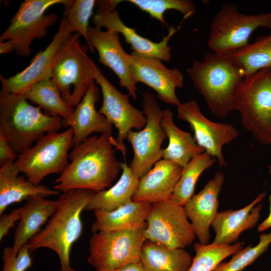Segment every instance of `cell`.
<instances>
[{
    "label": "cell",
    "instance_id": "cell-10",
    "mask_svg": "<svg viewBox=\"0 0 271 271\" xmlns=\"http://www.w3.org/2000/svg\"><path fill=\"white\" fill-rule=\"evenodd\" d=\"M142 96V111L147 118L146 124L140 130L129 131L126 139L133 150L129 167L139 179L162 159L164 149L161 145L167 138L161 125L163 110L156 97L148 91L144 92Z\"/></svg>",
    "mask_w": 271,
    "mask_h": 271
},
{
    "label": "cell",
    "instance_id": "cell-31",
    "mask_svg": "<svg viewBox=\"0 0 271 271\" xmlns=\"http://www.w3.org/2000/svg\"><path fill=\"white\" fill-rule=\"evenodd\" d=\"M217 161L205 152L193 158L183 168L181 177L170 199L184 206L194 195L195 186L201 174Z\"/></svg>",
    "mask_w": 271,
    "mask_h": 271
},
{
    "label": "cell",
    "instance_id": "cell-19",
    "mask_svg": "<svg viewBox=\"0 0 271 271\" xmlns=\"http://www.w3.org/2000/svg\"><path fill=\"white\" fill-rule=\"evenodd\" d=\"M224 181V174L217 172L184 206L196 237L201 244H207L209 242L210 227L218 213V196Z\"/></svg>",
    "mask_w": 271,
    "mask_h": 271
},
{
    "label": "cell",
    "instance_id": "cell-21",
    "mask_svg": "<svg viewBox=\"0 0 271 271\" xmlns=\"http://www.w3.org/2000/svg\"><path fill=\"white\" fill-rule=\"evenodd\" d=\"M265 192L259 194L249 204L237 210L230 209L218 212L211 226L215 233L213 243L230 245L237 242L240 234L252 228L258 222Z\"/></svg>",
    "mask_w": 271,
    "mask_h": 271
},
{
    "label": "cell",
    "instance_id": "cell-7",
    "mask_svg": "<svg viewBox=\"0 0 271 271\" xmlns=\"http://www.w3.org/2000/svg\"><path fill=\"white\" fill-rule=\"evenodd\" d=\"M81 36L74 33L58 54L52 80L61 92L63 99L76 107L95 82L92 59L87 54V45H81Z\"/></svg>",
    "mask_w": 271,
    "mask_h": 271
},
{
    "label": "cell",
    "instance_id": "cell-25",
    "mask_svg": "<svg viewBox=\"0 0 271 271\" xmlns=\"http://www.w3.org/2000/svg\"><path fill=\"white\" fill-rule=\"evenodd\" d=\"M151 204L132 200L112 211H94L95 220L91 226V231L93 233L145 228L146 217Z\"/></svg>",
    "mask_w": 271,
    "mask_h": 271
},
{
    "label": "cell",
    "instance_id": "cell-14",
    "mask_svg": "<svg viewBox=\"0 0 271 271\" xmlns=\"http://www.w3.org/2000/svg\"><path fill=\"white\" fill-rule=\"evenodd\" d=\"M122 1H96L97 9L92 21L95 27L105 28L107 30L115 31L124 37L126 43L130 45L134 54L144 57L155 58L165 62L171 59V47L168 43L170 39L177 32L176 29L171 26L167 36L160 42H153L141 36L136 29L126 26L121 21L116 6Z\"/></svg>",
    "mask_w": 271,
    "mask_h": 271
},
{
    "label": "cell",
    "instance_id": "cell-39",
    "mask_svg": "<svg viewBox=\"0 0 271 271\" xmlns=\"http://www.w3.org/2000/svg\"><path fill=\"white\" fill-rule=\"evenodd\" d=\"M95 271H144L140 262L131 263L123 266L110 269H96Z\"/></svg>",
    "mask_w": 271,
    "mask_h": 271
},
{
    "label": "cell",
    "instance_id": "cell-20",
    "mask_svg": "<svg viewBox=\"0 0 271 271\" xmlns=\"http://www.w3.org/2000/svg\"><path fill=\"white\" fill-rule=\"evenodd\" d=\"M183 167L170 161H158L139 180L132 201L153 204L169 199L182 172Z\"/></svg>",
    "mask_w": 271,
    "mask_h": 271
},
{
    "label": "cell",
    "instance_id": "cell-9",
    "mask_svg": "<svg viewBox=\"0 0 271 271\" xmlns=\"http://www.w3.org/2000/svg\"><path fill=\"white\" fill-rule=\"evenodd\" d=\"M270 26L271 12L244 14L236 5L224 3L211 22L208 45L214 53L229 55L247 45L256 29Z\"/></svg>",
    "mask_w": 271,
    "mask_h": 271
},
{
    "label": "cell",
    "instance_id": "cell-22",
    "mask_svg": "<svg viewBox=\"0 0 271 271\" xmlns=\"http://www.w3.org/2000/svg\"><path fill=\"white\" fill-rule=\"evenodd\" d=\"M99 99V89L94 82L76 106L68 124L73 133V147L82 143L93 132L112 136V124L96 109L95 104Z\"/></svg>",
    "mask_w": 271,
    "mask_h": 271
},
{
    "label": "cell",
    "instance_id": "cell-6",
    "mask_svg": "<svg viewBox=\"0 0 271 271\" xmlns=\"http://www.w3.org/2000/svg\"><path fill=\"white\" fill-rule=\"evenodd\" d=\"M234 109L241 123L259 143L271 138V67L245 76L235 94Z\"/></svg>",
    "mask_w": 271,
    "mask_h": 271
},
{
    "label": "cell",
    "instance_id": "cell-8",
    "mask_svg": "<svg viewBox=\"0 0 271 271\" xmlns=\"http://www.w3.org/2000/svg\"><path fill=\"white\" fill-rule=\"evenodd\" d=\"M71 127L62 132L47 133L35 144L18 154L15 164L27 179L39 185L47 176L61 174L69 164L68 151L73 147Z\"/></svg>",
    "mask_w": 271,
    "mask_h": 271
},
{
    "label": "cell",
    "instance_id": "cell-32",
    "mask_svg": "<svg viewBox=\"0 0 271 271\" xmlns=\"http://www.w3.org/2000/svg\"><path fill=\"white\" fill-rule=\"evenodd\" d=\"M243 245V241L230 245L196 242L193 245L195 255L188 271H213L223 259L242 248Z\"/></svg>",
    "mask_w": 271,
    "mask_h": 271
},
{
    "label": "cell",
    "instance_id": "cell-17",
    "mask_svg": "<svg viewBox=\"0 0 271 271\" xmlns=\"http://www.w3.org/2000/svg\"><path fill=\"white\" fill-rule=\"evenodd\" d=\"M127 59L135 84L143 83L153 88L159 99L165 103L177 106L181 104L176 91L183 86L184 76L179 69H169L160 60L142 57L132 52L127 53Z\"/></svg>",
    "mask_w": 271,
    "mask_h": 271
},
{
    "label": "cell",
    "instance_id": "cell-1",
    "mask_svg": "<svg viewBox=\"0 0 271 271\" xmlns=\"http://www.w3.org/2000/svg\"><path fill=\"white\" fill-rule=\"evenodd\" d=\"M112 136H90L69 154L70 162L55 181L53 189L63 193L85 189L95 193L112 186L120 170Z\"/></svg>",
    "mask_w": 271,
    "mask_h": 271
},
{
    "label": "cell",
    "instance_id": "cell-30",
    "mask_svg": "<svg viewBox=\"0 0 271 271\" xmlns=\"http://www.w3.org/2000/svg\"><path fill=\"white\" fill-rule=\"evenodd\" d=\"M268 29V34L258 37L253 43L228 55L244 76L271 67V26Z\"/></svg>",
    "mask_w": 271,
    "mask_h": 271
},
{
    "label": "cell",
    "instance_id": "cell-35",
    "mask_svg": "<svg viewBox=\"0 0 271 271\" xmlns=\"http://www.w3.org/2000/svg\"><path fill=\"white\" fill-rule=\"evenodd\" d=\"M96 1L75 0L65 6L63 17L72 32L78 33L88 44V31L89 20L93 14Z\"/></svg>",
    "mask_w": 271,
    "mask_h": 271
},
{
    "label": "cell",
    "instance_id": "cell-23",
    "mask_svg": "<svg viewBox=\"0 0 271 271\" xmlns=\"http://www.w3.org/2000/svg\"><path fill=\"white\" fill-rule=\"evenodd\" d=\"M58 199L48 200L39 195L28 198L22 206L21 217L13 238V249L17 254L22 246L36 235L57 210Z\"/></svg>",
    "mask_w": 271,
    "mask_h": 271
},
{
    "label": "cell",
    "instance_id": "cell-37",
    "mask_svg": "<svg viewBox=\"0 0 271 271\" xmlns=\"http://www.w3.org/2000/svg\"><path fill=\"white\" fill-rule=\"evenodd\" d=\"M22 207L13 209L11 212L2 214L0 217V241L7 235L11 228L14 227L17 221H19Z\"/></svg>",
    "mask_w": 271,
    "mask_h": 271
},
{
    "label": "cell",
    "instance_id": "cell-36",
    "mask_svg": "<svg viewBox=\"0 0 271 271\" xmlns=\"http://www.w3.org/2000/svg\"><path fill=\"white\" fill-rule=\"evenodd\" d=\"M4 262L2 271H26L32 264L28 245L24 244L15 254L12 247H6L2 254Z\"/></svg>",
    "mask_w": 271,
    "mask_h": 271
},
{
    "label": "cell",
    "instance_id": "cell-40",
    "mask_svg": "<svg viewBox=\"0 0 271 271\" xmlns=\"http://www.w3.org/2000/svg\"><path fill=\"white\" fill-rule=\"evenodd\" d=\"M270 193L269 196V214L268 217L264 220L257 227V231L261 232L266 230L268 228L271 227V187H270Z\"/></svg>",
    "mask_w": 271,
    "mask_h": 271
},
{
    "label": "cell",
    "instance_id": "cell-34",
    "mask_svg": "<svg viewBox=\"0 0 271 271\" xmlns=\"http://www.w3.org/2000/svg\"><path fill=\"white\" fill-rule=\"evenodd\" d=\"M271 243V231L259 235L258 243L255 246L251 244L242 248L233 254L228 262H221L213 271H241L252 264L263 253Z\"/></svg>",
    "mask_w": 271,
    "mask_h": 271
},
{
    "label": "cell",
    "instance_id": "cell-38",
    "mask_svg": "<svg viewBox=\"0 0 271 271\" xmlns=\"http://www.w3.org/2000/svg\"><path fill=\"white\" fill-rule=\"evenodd\" d=\"M18 154L10 144L8 140L0 134V166L9 162H14Z\"/></svg>",
    "mask_w": 271,
    "mask_h": 271
},
{
    "label": "cell",
    "instance_id": "cell-5",
    "mask_svg": "<svg viewBox=\"0 0 271 271\" xmlns=\"http://www.w3.org/2000/svg\"><path fill=\"white\" fill-rule=\"evenodd\" d=\"M70 0H25L0 37V54L12 52L20 56H29L35 39L45 37L48 28L58 19L54 13L45 15L50 7L57 5H70Z\"/></svg>",
    "mask_w": 271,
    "mask_h": 271
},
{
    "label": "cell",
    "instance_id": "cell-13",
    "mask_svg": "<svg viewBox=\"0 0 271 271\" xmlns=\"http://www.w3.org/2000/svg\"><path fill=\"white\" fill-rule=\"evenodd\" d=\"M92 65L95 82L100 86L102 94V103L98 112L117 128L118 134L115 139H112V144L125 158L126 149L124 140L132 129L140 130L145 126L146 117L142 111L129 102V94L118 90L103 75L93 60Z\"/></svg>",
    "mask_w": 271,
    "mask_h": 271
},
{
    "label": "cell",
    "instance_id": "cell-42",
    "mask_svg": "<svg viewBox=\"0 0 271 271\" xmlns=\"http://www.w3.org/2000/svg\"><path fill=\"white\" fill-rule=\"evenodd\" d=\"M269 145H270V146H271V138H270V142L269 143Z\"/></svg>",
    "mask_w": 271,
    "mask_h": 271
},
{
    "label": "cell",
    "instance_id": "cell-28",
    "mask_svg": "<svg viewBox=\"0 0 271 271\" xmlns=\"http://www.w3.org/2000/svg\"><path fill=\"white\" fill-rule=\"evenodd\" d=\"M122 173L118 180L109 188L96 192L86 211H110L132 201L139 182L125 162H120Z\"/></svg>",
    "mask_w": 271,
    "mask_h": 271
},
{
    "label": "cell",
    "instance_id": "cell-16",
    "mask_svg": "<svg viewBox=\"0 0 271 271\" xmlns=\"http://www.w3.org/2000/svg\"><path fill=\"white\" fill-rule=\"evenodd\" d=\"M177 117L189 124L198 146L216 159L220 166L226 165L222 148L237 138L239 133L233 125L210 120L203 114L194 99L181 103L177 106Z\"/></svg>",
    "mask_w": 271,
    "mask_h": 271
},
{
    "label": "cell",
    "instance_id": "cell-3",
    "mask_svg": "<svg viewBox=\"0 0 271 271\" xmlns=\"http://www.w3.org/2000/svg\"><path fill=\"white\" fill-rule=\"evenodd\" d=\"M186 71L213 115L223 118L234 110L235 94L244 75L228 55L206 53Z\"/></svg>",
    "mask_w": 271,
    "mask_h": 271
},
{
    "label": "cell",
    "instance_id": "cell-29",
    "mask_svg": "<svg viewBox=\"0 0 271 271\" xmlns=\"http://www.w3.org/2000/svg\"><path fill=\"white\" fill-rule=\"evenodd\" d=\"M23 94L29 102L41 107L46 114L61 117L64 126H68L75 108L63 99L52 79L36 83Z\"/></svg>",
    "mask_w": 271,
    "mask_h": 271
},
{
    "label": "cell",
    "instance_id": "cell-26",
    "mask_svg": "<svg viewBox=\"0 0 271 271\" xmlns=\"http://www.w3.org/2000/svg\"><path fill=\"white\" fill-rule=\"evenodd\" d=\"M161 125L169 139L168 146L163 149L162 159L183 168L193 158L205 152L190 132L181 130L175 124L170 110H163Z\"/></svg>",
    "mask_w": 271,
    "mask_h": 271
},
{
    "label": "cell",
    "instance_id": "cell-12",
    "mask_svg": "<svg viewBox=\"0 0 271 271\" xmlns=\"http://www.w3.org/2000/svg\"><path fill=\"white\" fill-rule=\"evenodd\" d=\"M143 234L146 240L171 248H183L196 238L183 206L170 198L151 204Z\"/></svg>",
    "mask_w": 271,
    "mask_h": 271
},
{
    "label": "cell",
    "instance_id": "cell-15",
    "mask_svg": "<svg viewBox=\"0 0 271 271\" xmlns=\"http://www.w3.org/2000/svg\"><path fill=\"white\" fill-rule=\"evenodd\" d=\"M73 33L63 17L52 40L43 50L32 59L30 65L14 76L6 78L0 75V96L12 93L23 94L33 85L51 79L53 69L58 54Z\"/></svg>",
    "mask_w": 271,
    "mask_h": 271
},
{
    "label": "cell",
    "instance_id": "cell-4",
    "mask_svg": "<svg viewBox=\"0 0 271 271\" xmlns=\"http://www.w3.org/2000/svg\"><path fill=\"white\" fill-rule=\"evenodd\" d=\"M63 126L61 117L46 114L23 94L0 96V134L18 154L42 136L58 132Z\"/></svg>",
    "mask_w": 271,
    "mask_h": 271
},
{
    "label": "cell",
    "instance_id": "cell-41",
    "mask_svg": "<svg viewBox=\"0 0 271 271\" xmlns=\"http://www.w3.org/2000/svg\"><path fill=\"white\" fill-rule=\"evenodd\" d=\"M268 168V172L271 176V165H269Z\"/></svg>",
    "mask_w": 271,
    "mask_h": 271
},
{
    "label": "cell",
    "instance_id": "cell-11",
    "mask_svg": "<svg viewBox=\"0 0 271 271\" xmlns=\"http://www.w3.org/2000/svg\"><path fill=\"white\" fill-rule=\"evenodd\" d=\"M145 228L93 233L89 240L87 262L96 269H110L140 261L146 241Z\"/></svg>",
    "mask_w": 271,
    "mask_h": 271
},
{
    "label": "cell",
    "instance_id": "cell-27",
    "mask_svg": "<svg viewBox=\"0 0 271 271\" xmlns=\"http://www.w3.org/2000/svg\"><path fill=\"white\" fill-rule=\"evenodd\" d=\"M193 257L183 248H171L146 240L141 251L144 271H188Z\"/></svg>",
    "mask_w": 271,
    "mask_h": 271
},
{
    "label": "cell",
    "instance_id": "cell-33",
    "mask_svg": "<svg viewBox=\"0 0 271 271\" xmlns=\"http://www.w3.org/2000/svg\"><path fill=\"white\" fill-rule=\"evenodd\" d=\"M127 2L160 21L163 27L167 24L164 17L167 11L175 10L180 12L183 14L184 20L191 17L196 11L194 3L190 0H128Z\"/></svg>",
    "mask_w": 271,
    "mask_h": 271
},
{
    "label": "cell",
    "instance_id": "cell-24",
    "mask_svg": "<svg viewBox=\"0 0 271 271\" xmlns=\"http://www.w3.org/2000/svg\"><path fill=\"white\" fill-rule=\"evenodd\" d=\"M20 171L14 162L0 166V215L14 203L27 200L32 196L48 197L59 194L60 192L42 185H35L19 175Z\"/></svg>",
    "mask_w": 271,
    "mask_h": 271
},
{
    "label": "cell",
    "instance_id": "cell-18",
    "mask_svg": "<svg viewBox=\"0 0 271 271\" xmlns=\"http://www.w3.org/2000/svg\"><path fill=\"white\" fill-rule=\"evenodd\" d=\"M119 34L110 30L102 31L97 27H90L88 31V44L90 51L98 52V62L111 69L117 76L121 87L125 88L133 99L137 97V87L133 81L127 53L120 44Z\"/></svg>",
    "mask_w": 271,
    "mask_h": 271
},
{
    "label": "cell",
    "instance_id": "cell-2",
    "mask_svg": "<svg viewBox=\"0 0 271 271\" xmlns=\"http://www.w3.org/2000/svg\"><path fill=\"white\" fill-rule=\"evenodd\" d=\"M95 192L75 189L63 193L58 198L59 204L45 227L27 244L30 252L47 248L58 255L60 271H75L70 265V255L73 244L81 236L83 224L81 215Z\"/></svg>",
    "mask_w": 271,
    "mask_h": 271
}]
</instances>
